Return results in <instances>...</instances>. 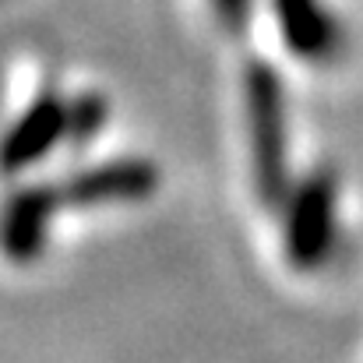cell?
I'll return each mask as SVG.
<instances>
[{
	"instance_id": "1",
	"label": "cell",
	"mask_w": 363,
	"mask_h": 363,
	"mask_svg": "<svg viewBox=\"0 0 363 363\" xmlns=\"http://www.w3.org/2000/svg\"><path fill=\"white\" fill-rule=\"evenodd\" d=\"M247 123L254 148V180L264 205L286 201V99L268 64L247 67Z\"/></svg>"
},
{
	"instance_id": "2",
	"label": "cell",
	"mask_w": 363,
	"mask_h": 363,
	"mask_svg": "<svg viewBox=\"0 0 363 363\" xmlns=\"http://www.w3.org/2000/svg\"><path fill=\"white\" fill-rule=\"evenodd\" d=\"M335 243V187L328 177H311L286 216V254L296 268H318Z\"/></svg>"
},
{
	"instance_id": "3",
	"label": "cell",
	"mask_w": 363,
	"mask_h": 363,
	"mask_svg": "<svg viewBox=\"0 0 363 363\" xmlns=\"http://www.w3.org/2000/svg\"><path fill=\"white\" fill-rule=\"evenodd\" d=\"M60 191L57 187H25L11 194V201L0 212V250L11 261H32L43 254V243L50 233V219L60 208Z\"/></svg>"
},
{
	"instance_id": "4",
	"label": "cell",
	"mask_w": 363,
	"mask_h": 363,
	"mask_svg": "<svg viewBox=\"0 0 363 363\" xmlns=\"http://www.w3.org/2000/svg\"><path fill=\"white\" fill-rule=\"evenodd\" d=\"M155 184H159V173L152 162L127 159V162H110V166L78 173L57 191L64 205H110V201H141L155 191Z\"/></svg>"
},
{
	"instance_id": "5",
	"label": "cell",
	"mask_w": 363,
	"mask_h": 363,
	"mask_svg": "<svg viewBox=\"0 0 363 363\" xmlns=\"http://www.w3.org/2000/svg\"><path fill=\"white\" fill-rule=\"evenodd\" d=\"M67 103L57 96H43L0 141V169L21 173L35 159H43L60 138H67Z\"/></svg>"
},
{
	"instance_id": "6",
	"label": "cell",
	"mask_w": 363,
	"mask_h": 363,
	"mask_svg": "<svg viewBox=\"0 0 363 363\" xmlns=\"http://www.w3.org/2000/svg\"><path fill=\"white\" fill-rule=\"evenodd\" d=\"M272 4H275L279 32L296 57L321 64L339 53L342 32L335 18L321 7V0H272Z\"/></svg>"
},
{
	"instance_id": "7",
	"label": "cell",
	"mask_w": 363,
	"mask_h": 363,
	"mask_svg": "<svg viewBox=\"0 0 363 363\" xmlns=\"http://www.w3.org/2000/svg\"><path fill=\"white\" fill-rule=\"evenodd\" d=\"M103 117H106V106H103L99 99H78V103L67 110V134L82 145V141H89V138L99 130Z\"/></svg>"
},
{
	"instance_id": "8",
	"label": "cell",
	"mask_w": 363,
	"mask_h": 363,
	"mask_svg": "<svg viewBox=\"0 0 363 363\" xmlns=\"http://www.w3.org/2000/svg\"><path fill=\"white\" fill-rule=\"evenodd\" d=\"M216 14H219V25L226 32H243L247 28V18H250V0H212Z\"/></svg>"
}]
</instances>
